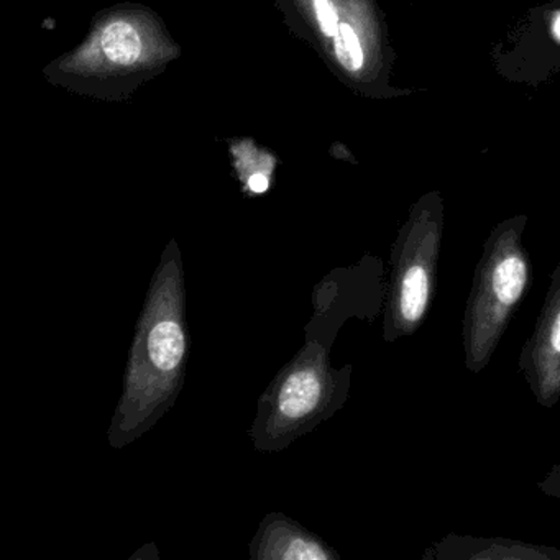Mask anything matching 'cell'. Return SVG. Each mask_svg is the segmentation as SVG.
<instances>
[{"mask_svg": "<svg viewBox=\"0 0 560 560\" xmlns=\"http://www.w3.org/2000/svg\"><path fill=\"white\" fill-rule=\"evenodd\" d=\"M524 218L491 231L475 267L462 323L464 362L478 375L490 365L530 283V260L523 245Z\"/></svg>", "mask_w": 560, "mask_h": 560, "instance_id": "obj_1", "label": "cell"}, {"mask_svg": "<svg viewBox=\"0 0 560 560\" xmlns=\"http://www.w3.org/2000/svg\"><path fill=\"white\" fill-rule=\"evenodd\" d=\"M442 209L434 202L415 209L392 252V280L386 298L385 339L418 332L438 287Z\"/></svg>", "mask_w": 560, "mask_h": 560, "instance_id": "obj_2", "label": "cell"}, {"mask_svg": "<svg viewBox=\"0 0 560 560\" xmlns=\"http://www.w3.org/2000/svg\"><path fill=\"white\" fill-rule=\"evenodd\" d=\"M517 366L537 405L553 408L560 399V260L550 275L546 300L517 357Z\"/></svg>", "mask_w": 560, "mask_h": 560, "instance_id": "obj_3", "label": "cell"}, {"mask_svg": "<svg viewBox=\"0 0 560 560\" xmlns=\"http://www.w3.org/2000/svg\"><path fill=\"white\" fill-rule=\"evenodd\" d=\"M428 560H560V549L510 537L447 534L425 550Z\"/></svg>", "mask_w": 560, "mask_h": 560, "instance_id": "obj_4", "label": "cell"}, {"mask_svg": "<svg viewBox=\"0 0 560 560\" xmlns=\"http://www.w3.org/2000/svg\"><path fill=\"white\" fill-rule=\"evenodd\" d=\"M320 386L319 376L313 370L293 373L281 388L278 406L287 418H303L310 415L319 405Z\"/></svg>", "mask_w": 560, "mask_h": 560, "instance_id": "obj_5", "label": "cell"}, {"mask_svg": "<svg viewBox=\"0 0 560 560\" xmlns=\"http://www.w3.org/2000/svg\"><path fill=\"white\" fill-rule=\"evenodd\" d=\"M185 347V334L176 320H162L150 332V360L162 372H173L182 363Z\"/></svg>", "mask_w": 560, "mask_h": 560, "instance_id": "obj_6", "label": "cell"}, {"mask_svg": "<svg viewBox=\"0 0 560 560\" xmlns=\"http://www.w3.org/2000/svg\"><path fill=\"white\" fill-rule=\"evenodd\" d=\"M101 45H103L104 54L110 61L124 65V67L136 63L137 58L140 57V51H142L139 34L132 25L126 24V22L109 25L103 32Z\"/></svg>", "mask_w": 560, "mask_h": 560, "instance_id": "obj_7", "label": "cell"}, {"mask_svg": "<svg viewBox=\"0 0 560 560\" xmlns=\"http://www.w3.org/2000/svg\"><path fill=\"white\" fill-rule=\"evenodd\" d=\"M336 55L347 70L359 71L363 67V50L355 31L349 24H340L336 35Z\"/></svg>", "mask_w": 560, "mask_h": 560, "instance_id": "obj_8", "label": "cell"}, {"mask_svg": "<svg viewBox=\"0 0 560 560\" xmlns=\"http://www.w3.org/2000/svg\"><path fill=\"white\" fill-rule=\"evenodd\" d=\"M313 2L320 31L326 37H336L340 24L332 2L330 0H313Z\"/></svg>", "mask_w": 560, "mask_h": 560, "instance_id": "obj_9", "label": "cell"}, {"mask_svg": "<svg viewBox=\"0 0 560 560\" xmlns=\"http://www.w3.org/2000/svg\"><path fill=\"white\" fill-rule=\"evenodd\" d=\"M283 557H287V559H327L329 553L324 552L317 544L298 539L288 546V550L283 553Z\"/></svg>", "mask_w": 560, "mask_h": 560, "instance_id": "obj_10", "label": "cell"}, {"mask_svg": "<svg viewBox=\"0 0 560 560\" xmlns=\"http://www.w3.org/2000/svg\"><path fill=\"white\" fill-rule=\"evenodd\" d=\"M537 488L547 497L559 498L560 500V462H557L550 468L549 474L542 480L537 481Z\"/></svg>", "mask_w": 560, "mask_h": 560, "instance_id": "obj_11", "label": "cell"}, {"mask_svg": "<svg viewBox=\"0 0 560 560\" xmlns=\"http://www.w3.org/2000/svg\"><path fill=\"white\" fill-rule=\"evenodd\" d=\"M248 186H250L252 191L258 192H265L268 189V179L267 176L260 175V173H257V175L252 176L250 179H248Z\"/></svg>", "mask_w": 560, "mask_h": 560, "instance_id": "obj_12", "label": "cell"}, {"mask_svg": "<svg viewBox=\"0 0 560 560\" xmlns=\"http://www.w3.org/2000/svg\"><path fill=\"white\" fill-rule=\"evenodd\" d=\"M553 34L560 40V14L557 15L556 21H553Z\"/></svg>", "mask_w": 560, "mask_h": 560, "instance_id": "obj_13", "label": "cell"}]
</instances>
